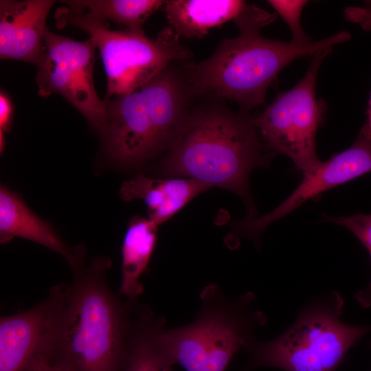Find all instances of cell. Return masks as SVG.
I'll list each match as a JSON object with an SVG mask.
<instances>
[{"label":"cell","mask_w":371,"mask_h":371,"mask_svg":"<svg viewBox=\"0 0 371 371\" xmlns=\"http://www.w3.org/2000/svg\"><path fill=\"white\" fill-rule=\"evenodd\" d=\"M276 17V13L248 4L234 21L239 30L236 37L222 41L207 58L183 65L194 98L229 100L248 112L264 103L268 87L289 63L333 49L351 36L341 31L302 44L262 36L260 30Z\"/></svg>","instance_id":"6da1fadb"},{"label":"cell","mask_w":371,"mask_h":371,"mask_svg":"<svg viewBox=\"0 0 371 371\" xmlns=\"http://www.w3.org/2000/svg\"><path fill=\"white\" fill-rule=\"evenodd\" d=\"M275 154L263 143L249 112H235L211 101L192 106L161 168L169 176L233 191L246 202L253 217L249 175L266 166Z\"/></svg>","instance_id":"7a4b0ae2"},{"label":"cell","mask_w":371,"mask_h":371,"mask_svg":"<svg viewBox=\"0 0 371 371\" xmlns=\"http://www.w3.org/2000/svg\"><path fill=\"white\" fill-rule=\"evenodd\" d=\"M110 266L106 257L82 263L67 285L54 355L75 371L122 370L136 300L113 292Z\"/></svg>","instance_id":"3957f363"},{"label":"cell","mask_w":371,"mask_h":371,"mask_svg":"<svg viewBox=\"0 0 371 371\" xmlns=\"http://www.w3.org/2000/svg\"><path fill=\"white\" fill-rule=\"evenodd\" d=\"M177 63L137 90L104 100L107 120L100 135L113 162L140 166L170 147L194 98L183 66Z\"/></svg>","instance_id":"277c9868"},{"label":"cell","mask_w":371,"mask_h":371,"mask_svg":"<svg viewBox=\"0 0 371 371\" xmlns=\"http://www.w3.org/2000/svg\"><path fill=\"white\" fill-rule=\"evenodd\" d=\"M344 301L337 292L313 300L282 334L265 342L254 341L245 350L250 360L243 371L273 367L284 371H337L346 353L371 325L341 321Z\"/></svg>","instance_id":"5b68a950"},{"label":"cell","mask_w":371,"mask_h":371,"mask_svg":"<svg viewBox=\"0 0 371 371\" xmlns=\"http://www.w3.org/2000/svg\"><path fill=\"white\" fill-rule=\"evenodd\" d=\"M200 300L194 321L165 328L166 344L175 363L186 371H225L236 353L256 341L254 332L267 317L252 308L255 295L251 292L231 300L210 284Z\"/></svg>","instance_id":"8992f818"},{"label":"cell","mask_w":371,"mask_h":371,"mask_svg":"<svg viewBox=\"0 0 371 371\" xmlns=\"http://www.w3.org/2000/svg\"><path fill=\"white\" fill-rule=\"evenodd\" d=\"M55 19L58 27L83 30L98 49L106 76L105 100L133 92L170 64L192 58L191 51L169 26L153 39L145 33L111 30L108 22L67 6L56 10Z\"/></svg>","instance_id":"52a82bcc"},{"label":"cell","mask_w":371,"mask_h":371,"mask_svg":"<svg viewBox=\"0 0 371 371\" xmlns=\"http://www.w3.org/2000/svg\"><path fill=\"white\" fill-rule=\"evenodd\" d=\"M332 52H319L304 77L291 89L280 93L255 117L261 139L275 153L289 157L304 175L321 161L315 148V137L326 112L324 102L315 95L319 67Z\"/></svg>","instance_id":"ba28073f"},{"label":"cell","mask_w":371,"mask_h":371,"mask_svg":"<svg viewBox=\"0 0 371 371\" xmlns=\"http://www.w3.org/2000/svg\"><path fill=\"white\" fill-rule=\"evenodd\" d=\"M43 44V54L36 65L38 95H60L101 134L106 124V107L93 82L95 47L93 41L89 38L76 41L47 27Z\"/></svg>","instance_id":"9c48e42d"},{"label":"cell","mask_w":371,"mask_h":371,"mask_svg":"<svg viewBox=\"0 0 371 371\" xmlns=\"http://www.w3.org/2000/svg\"><path fill=\"white\" fill-rule=\"evenodd\" d=\"M50 288L35 306L0 318V371H25L38 357L54 352L67 289Z\"/></svg>","instance_id":"30bf717a"},{"label":"cell","mask_w":371,"mask_h":371,"mask_svg":"<svg viewBox=\"0 0 371 371\" xmlns=\"http://www.w3.org/2000/svg\"><path fill=\"white\" fill-rule=\"evenodd\" d=\"M371 172V140L358 135L348 149L320 161L287 199L271 212L258 217L238 221L234 229L240 236L257 240L271 223L286 216L310 199L359 176Z\"/></svg>","instance_id":"8fae6325"},{"label":"cell","mask_w":371,"mask_h":371,"mask_svg":"<svg viewBox=\"0 0 371 371\" xmlns=\"http://www.w3.org/2000/svg\"><path fill=\"white\" fill-rule=\"evenodd\" d=\"M52 0L0 1V58L36 65L43 54L44 34Z\"/></svg>","instance_id":"7c38bea8"},{"label":"cell","mask_w":371,"mask_h":371,"mask_svg":"<svg viewBox=\"0 0 371 371\" xmlns=\"http://www.w3.org/2000/svg\"><path fill=\"white\" fill-rule=\"evenodd\" d=\"M15 237L33 241L60 254L72 269L83 263L82 247H68L49 223L38 218L18 194L1 186L0 242L5 244Z\"/></svg>","instance_id":"4fadbf2b"},{"label":"cell","mask_w":371,"mask_h":371,"mask_svg":"<svg viewBox=\"0 0 371 371\" xmlns=\"http://www.w3.org/2000/svg\"><path fill=\"white\" fill-rule=\"evenodd\" d=\"M210 188L190 178L155 179L140 175L125 181L120 194L125 201L142 199L148 207V219L158 226Z\"/></svg>","instance_id":"5bb4252c"},{"label":"cell","mask_w":371,"mask_h":371,"mask_svg":"<svg viewBox=\"0 0 371 371\" xmlns=\"http://www.w3.org/2000/svg\"><path fill=\"white\" fill-rule=\"evenodd\" d=\"M122 371H173L175 364L165 341L163 317L135 304Z\"/></svg>","instance_id":"9a60e30c"},{"label":"cell","mask_w":371,"mask_h":371,"mask_svg":"<svg viewBox=\"0 0 371 371\" xmlns=\"http://www.w3.org/2000/svg\"><path fill=\"white\" fill-rule=\"evenodd\" d=\"M247 5L240 0H169L164 8L168 26L180 38H201L212 27L234 22Z\"/></svg>","instance_id":"2e32d148"},{"label":"cell","mask_w":371,"mask_h":371,"mask_svg":"<svg viewBox=\"0 0 371 371\" xmlns=\"http://www.w3.org/2000/svg\"><path fill=\"white\" fill-rule=\"evenodd\" d=\"M157 225L148 218L135 217L128 224L122 245V280L119 295L137 300L143 293L140 278L153 254Z\"/></svg>","instance_id":"e0dca14e"},{"label":"cell","mask_w":371,"mask_h":371,"mask_svg":"<svg viewBox=\"0 0 371 371\" xmlns=\"http://www.w3.org/2000/svg\"><path fill=\"white\" fill-rule=\"evenodd\" d=\"M65 6L95 19L111 21L126 30L144 34L145 21L160 8L162 0H82L62 1Z\"/></svg>","instance_id":"ac0fdd59"},{"label":"cell","mask_w":371,"mask_h":371,"mask_svg":"<svg viewBox=\"0 0 371 371\" xmlns=\"http://www.w3.org/2000/svg\"><path fill=\"white\" fill-rule=\"evenodd\" d=\"M268 3L288 25L292 35L291 41L300 44L312 41L311 38L304 31L301 24L302 12L308 3L307 1L269 0Z\"/></svg>","instance_id":"d6986e66"},{"label":"cell","mask_w":371,"mask_h":371,"mask_svg":"<svg viewBox=\"0 0 371 371\" xmlns=\"http://www.w3.org/2000/svg\"><path fill=\"white\" fill-rule=\"evenodd\" d=\"M326 220L350 230L368 250L371 257V214H357L344 217H326ZM361 298L371 302V280L368 286L359 291Z\"/></svg>","instance_id":"ffe728a7"},{"label":"cell","mask_w":371,"mask_h":371,"mask_svg":"<svg viewBox=\"0 0 371 371\" xmlns=\"http://www.w3.org/2000/svg\"><path fill=\"white\" fill-rule=\"evenodd\" d=\"M13 104L10 97L3 90L0 91V151L5 146V134L10 132L13 117Z\"/></svg>","instance_id":"44dd1931"},{"label":"cell","mask_w":371,"mask_h":371,"mask_svg":"<svg viewBox=\"0 0 371 371\" xmlns=\"http://www.w3.org/2000/svg\"><path fill=\"white\" fill-rule=\"evenodd\" d=\"M346 21L359 25L363 30H371V0L364 1L362 6H349L344 9Z\"/></svg>","instance_id":"7402d4cb"},{"label":"cell","mask_w":371,"mask_h":371,"mask_svg":"<svg viewBox=\"0 0 371 371\" xmlns=\"http://www.w3.org/2000/svg\"><path fill=\"white\" fill-rule=\"evenodd\" d=\"M25 371H75L54 354L44 355L34 360Z\"/></svg>","instance_id":"603a6c76"},{"label":"cell","mask_w":371,"mask_h":371,"mask_svg":"<svg viewBox=\"0 0 371 371\" xmlns=\"http://www.w3.org/2000/svg\"><path fill=\"white\" fill-rule=\"evenodd\" d=\"M359 135L371 140V95L368 103L366 120L359 131Z\"/></svg>","instance_id":"cb8c5ba5"}]
</instances>
